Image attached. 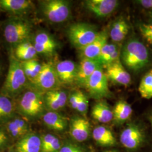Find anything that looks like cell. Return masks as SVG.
Returning <instances> with one entry per match:
<instances>
[{
    "mask_svg": "<svg viewBox=\"0 0 152 152\" xmlns=\"http://www.w3.org/2000/svg\"><path fill=\"white\" fill-rule=\"evenodd\" d=\"M17 98L16 112L28 121L41 119L46 112L44 94L32 88L26 89Z\"/></svg>",
    "mask_w": 152,
    "mask_h": 152,
    "instance_id": "6da1fadb",
    "label": "cell"
},
{
    "mask_svg": "<svg viewBox=\"0 0 152 152\" xmlns=\"http://www.w3.org/2000/svg\"><path fill=\"white\" fill-rule=\"evenodd\" d=\"M149 53L146 46L137 39H131L121 47L120 60L130 71L136 72L149 62Z\"/></svg>",
    "mask_w": 152,
    "mask_h": 152,
    "instance_id": "7a4b0ae2",
    "label": "cell"
},
{
    "mask_svg": "<svg viewBox=\"0 0 152 152\" xmlns=\"http://www.w3.org/2000/svg\"><path fill=\"white\" fill-rule=\"evenodd\" d=\"M28 80L23 70L20 61L18 60L12 51L9 58V66L2 94L10 99L18 98L27 85Z\"/></svg>",
    "mask_w": 152,
    "mask_h": 152,
    "instance_id": "3957f363",
    "label": "cell"
},
{
    "mask_svg": "<svg viewBox=\"0 0 152 152\" xmlns=\"http://www.w3.org/2000/svg\"><path fill=\"white\" fill-rule=\"evenodd\" d=\"M32 32V24L21 18H11L4 24V36L6 41L15 48L19 44L29 41Z\"/></svg>",
    "mask_w": 152,
    "mask_h": 152,
    "instance_id": "277c9868",
    "label": "cell"
},
{
    "mask_svg": "<svg viewBox=\"0 0 152 152\" xmlns=\"http://www.w3.org/2000/svg\"><path fill=\"white\" fill-rule=\"evenodd\" d=\"M96 26L87 23H75L68 28L66 34L71 44L78 50L92 42L99 34Z\"/></svg>",
    "mask_w": 152,
    "mask_h": 152,
    "instance_id": "5b68a950",
    "label": "cell"
},
{
    "mask_svg": "<svg viewBox=\"0 0 152 152\" xmlns=\"http://www.w3.org/2000/svg\"><path fill=\"white\" fill-rule=\"evenodd\" d=\"M44 17L53 23L65 22L71 16V2L66 0H45L39 1Z\"/></svg>",
    "mask_w": 152,
    "mask_h": 152,
    "instance_id": "8992f818",
    "label": "cell"
},
{
    "mask_svg": "<svg viewBox=\"0 0 152 152\" xmlns=\"http://www.w3.org/2000/svg\"><path fill=\"white\" fill-rule=\"evenodd\" d=\"M29 83L31 88L42 94L58 88L60 83L54 64L51 61L43 63L38 76Z\"/></svg>",
    "mask_w": 152,
    "mask_h": 152,
    "instance_id": "52a82bcc",
    "label": "cell"
},
{
    "mask_svg": "<svg viewBox=\"0 0 152 152\" xmlns=\"http://www.w3.org/2000/svg\"><path fill=\"white\" fill-rule=\"evenodd\" d=\"M146 141L144 129L139 124L128 123L120 135L121 145L130 152H135L144 145Z\"/></svg>",
    "mask_w": 152,
    "mask_h": 152,
    "instance_id": "ba28073f",
    "label": "cell"
},
{
    "mask_svg": "<svg viewBox=\"0 0 152 152\" xmlns=\"http://www.w3.org/2000/svg\"><path fill=\"white\" fill-rule=\"evenodd\" d=\"M84 88L90 98L94 99L100 100L105 98H112V93L109 88L108 80L102 66L94 72L87 80Z\"/></svg>",
    "mask_w": 152,
    "mask_h": 152,
    "instance_id": "9c48e42d",
    "label": "cell"
},
{
    "mask_svg": "<svg viewBox=\"0 0 152 152\" xmlns=\"http://www.w3.org/2000/svg\"><path fill=\"white\" fill-rule=\"evenodd\" d=\"M69 132L71 139L78 143L87 141L91 135L90 122L82 115H75L69 122Z\"/></svg>",
    "mask_w": 152,
    "mask_h": 152,
    "instance_id": "30bf717a",
    "label": "cell"
},
{
    "mask_svg": "<svg viewBox=\"0 0 152 152\" xmlns=\"http://www.w3.org/2000/svg\"><path fill=\"white\" fill-rule=\"evenodd\" d=\"M3 126L14 143L32 131L29 121L16 114Z\"/></svg>",
    "mask_w": 152,
    "mask_h": 152,
    "instance_id": "8fae6325",
    "label": "cell"
},
{
    "mask_svg": "<svg viewBox=\"0 0 152 152\" xmlns=\"http://www.w3.org/2000/svg\"><path fill=\"white\" fill-rule=\"evenodd\" d=\"M68 99L67 92L59 88L45 92L44 100L46 111L59 112L65 107Z\"/></svg>",
    "mask_w": 152,
    "mask_h": 152,
    "instance_id": "7c38bea8",
    "label": "cell"
},
{
    "mask_svg": "<svg viewBox=\"0 0 152 152\" xmlns=\"http://www.w3.org/2000/svg\"><path fill=\"white\" fill-rule=\"evenodd\" d=\"M105 68V73L108 80L114 84L125 87L130 84V75L126 70L121 60L106 66Z\"/></svg>",
    "mask_w": 152,
    "mask_h": 152,
    "instance_id": "4fadbf2b",
    "label": "cell"
},
{
    "mask_svg": "<svg viewBox=\"0 0 152 152\" xmlns=\"http://www.w3.org/2000/svg\"><path fill=\"white\" fill-rule=\"evenodd\" d=\"M85 7L99 18H105L112 14L119 5L117 0H87Z\"/></svg>",
    "mask_w": 152,
    "mask_h": 152,
    "instance_id": "5bb4252c",
    "label": "cell"
},
{
    "mask_svg": "<svg viewBox=\"0 0 152 152\" xmlns=\"http://www.w3.org/2000/svg\"><path fill=\"white\" fill-rule=\"evenodd\" d=\"M108 38L107 31H99L97 37L92 42L78 50L80 58L96 60L103 47L108 42Z\"/></svg>",
    "mask_w": 152,
    "mask_h": 152,
    "instance_id": "9a60e30c",
    "label": "cell"
},
{
    "mask_svg": "<svg viewBox=\"0 0 152 152\" xmlns=\"http://www.w3.org/2000/svg\"><path fill=\"white\" fill-rule=\"evenodd\" d=\"M60 84L70 85L76 81L78 65L71 60L60 61L55 64Z\"/></svg>",
    "mask_w": 152,
    "mask_h": 152,
    "instance_id": "2e32d148",
    "label": "cell"
},
{
    "mask_svg": "<svg viewBox=\"0 0 152 152\" xmlns=\"http://www.w3.org/2000/svg\"><path fill=\"white\" fill-rule=\"evenodd\" d=\"M33 44L37 54L46 56L52 55L58 48L54 38L45 32L37 33L34 37Z\"/></svg>",
    "mask_w": 152,
    "mask_h": 152,
    "instance_id": "e0dca14e",
    "label": "cell"
},
{
    "mask_svg": "<svg viewBox=\"0 0 152 152\" xmlns=\"http://www.w3.org/2000/svg\"><path fill=\"white\" fill-rule=\"evenodd\" d=\"M41 145V135L32 131L14 144L16 152H40Z\"/></svg>",
    "mask_w": 152,
    "mask_h": 152,
    "instance_id": "ac0fdd59",
    "label": "cell"
},
{
    "mask_svg": "<svg viewBox=\"0 0 152 152\" xmlns=\"http://www.w3.org/2000/svg\"><path fill=\"white\" fill-rule=\"evenodd\" d=\"M41 120L47 128L58 132L65 131L69 125L68 119L59 112L46 111L42 115Z\"/></svg>",
    "mask_w": 152,
    "mask_h": 152,
    "instance_id": "d6986e66",
    "label": "cell"
},
{
    "mask_svg": "<svg viewBox=\"0 0 152 152\" xmlns=\"http://www.w3.org/2000/svg\"><path fill=\"white\" fill-rule=\"evenodd\" d=\"M91 135L98 146L112 147L117 144L114 133L107 126L99 125L92 130Z\"/></svg>",
    "mask_w": 152,
    "mask_h": 152,
    "instance_id": "ffe728a7",
    "label": "cell"
},
{
    "mask_svg": "<svg viewBox=\"0 0 152 152\" xmlns=\"http://www.w3.org/2000/svg\"><path fill=\"white\" fill-rule=\"evenodd\" d=\"M100 66L96 60L82 59L78 65L75 82L80 86L84 87L88 78Z\"/></svg>",
    "mask_w": 152,
    "mask_h": 152,
    "instance_id": "44dd1931",
    "label": "cell"
},
{
    "mask_svg": "<svg viewBox=\"0 0 152 152\" xmlns=\"http://www.w3.org/2000/svg\"><path fill=\"white\" fill-rule=\"evenodd\" d=\"M121 47L120 44L107 42L103 47L96 60L102 67L120 60Z\"/></svg>",
    "mask_w": 152,
    "mask_h": 152,
    "instance_id": "7402d4cb",
    "label": "cell"
},
{
    "mask_svg": "<svg viewBox=\"0 0 152 152\" xmlns=\"http://www.w3.org/2000/svg\"><path fill=\"white\" fill-rule=\"evenodd\" d=\"M32 7L29 0H0V9L14 15L26 14Z\"/></svg>",
    "mask_w": 152,
    "mask_h": 152,
    "instance_id": "603a6c76",
    "label": "cell"
},
{
    "mask_svg": "<svg viewBox=\"0 0 152 152\" xmlns=\"http://www.w3.org/2000/svg\"><path fill=\"white\" fill-rule=\"evenodd\" d=\"M91 115L102 124H108L113 121V111L105 100H98L92 106Z\"/></svg>",
    "mask_w": 152,
    "mask_h": 152,
    "instance_id": "cb8c5ba5",
    "label": "cell"
},
{
    "mask_svg": "<svg viewBox=\"0 0 152 152\" xmlns=\"http://www.w3.org/2000/svg\"><path fill=\"white\" fill-rule=\"evenodd\" d=\"M112 111L113 124L115 126H120L130 119L133 110L130 104L121 99L115 104Z\"/></svg>",
    "mask_w": 152,
    "mask_h": 152,
    "instance_id": "d4e9b609",
    "label": "cell"
},
{
    "mask_svg": "<svg viewBox=\"0 0 152 152\" xmlns=\"http://www.w3.org/2000/svg\"><path fill=\"white\" fill-rule=\"evenodd\" d=\"M129 29L130 27L127 22L125 19L120 17L112 24L108 32L109 37L113 42L119 44L126 37Z\"/></svg>",
    "mask_w": 152,
    "mask_h": 152,
    "instance_id": "484cf974",
    "label": "cell"
},
{
    "mask_svg": "<svg viewBox=\"0 0 152 152\" xmlns=\"http://www.w3.org/2000/svg\"><path fill=\"white\" fill-rule=\"evenodd\" d=\"M15 104L11 99L0 94V125H4L16 115Z\"/></svg>",
    "mask_w": 152,
    "mask_h": 152,
    "instance_id": "4316f807",
    "label": "cell"
},
{
    "mask_svg": "<svg viewBox=\"0 0 152 152\" xmlns=\"http://www.w3.org/2000/svg\"><path fill=\"white\" fill-rule=\"evenodd\" d=\"M13 53L16 59L21 61L36 59L38 54L33 42L30 41L17 45Z\"/></svg>",
    "mask_w": 152,
    "mask_h": 152,
    "instance_id": "83f0119b",
    "label": "cell"
},
{
    "mask_svg": "<svg viewBox=\"0 0 152 152\" xmlns=\"http://www.w3.org/2000/svg\"><path fill=\"white\" fill-rule=\"evenodd\" d=\"M41 145L40 152H59L62 145L63 140L51 133L41 135Z\"/></svg>",
    "mask_w": 152,
    "mask_h": 152,
    "instance_id": "f1b7e54d",
    "label": "cell"
},
{
    "mask_svg": "<svg viewBox=\"0 0 152 152\" xmlns=\"http://www.w3.org/2000/svg\"><path fill=\"white\" fill-rule=\"evenodd\" d=\"M141 98L145 99L152 98V69L148 71L142 78L138 88Z\"/></svg>",
    "mask_w": 152,
    "mask_h": 152,
    "instance_id": "f546056e",
    "label": "cell"
},
{
    "mask_svg": "<svg viewBox=\"0 0 152 152\" xmlns=\"http://www.w3.org/2000/svg\"><path fill=\"white\" fill-rule=\"evenodd\" d=\"M59 152H89L87 149L72 139L63 140L62 145Z\"/></svg>",
    "mask_w": 152,
    "mask_h": 152,
    "instance_id": "4dcf8cb0",
    "label": "cell"
},
{
    "mask_svg": "<svg viewBox=\"0 0 152 152\" xmlns=\"http://www.w3.org/2000/svg\"><path fill=\"white\" fill-rule=\"evenodd\" d=\"M14 144L4 127L0 125V152H4L8 148L14 145Z\"/></svg>",
    "mask_w": 152,
    "mask_h": 152,
    "instance_id": "1f68e13d",
    "label": "cell"
},
{
    "mask_svg": "<svg viewBox=\"0 0 152 152\" xmlns=\"http://www.w3.org/2000/svg\"><path fill=\"white\" fill-rule=\"evenodd\" d=\"M88 104L89 101L88 96L82 92L80 100L76 108V111L79 114H81L82 116L85 117L87 114L88 108Z\"/></svg>",
    "mask_w": 152,
    "mask_h": 152,
    "instance_id": "d6a6232c",
    "label": "cell"
},
{
    "mask_svg": "<svg viewBox=\"0 0 152 152\" xmlns=\"http://www.w3.org/2000/svg\"><path fill=\"white\" fill-rule=\"evenodd\" d=\"M141 36L148 43L152 45V26L151 24L142 23L139 25Z\"/></svg>",
    "mask_w": 152,
    "mask_h": 152,
    "instance_id": "836d02e7",
    "label": "cell"
},
{
    "mask_svg": "<svg viewBox=\"0 0 152 152\" xmlns=\"http://www.w3.org/2000/svg\"><path fill=\"white\" fill-rule=\"evenodd\" d=\"M82 92V91L80 90H75L71 92L70 95L68 96L67 103H68L70 107L72 109L76 110Z\"/></svg>",
    "mask_w": 152,
    "mask_h": 152,
    "instance_id": "e575fe53",
    "label": "cell"
},
{
    "mask_svg": "<svg viewBox=\"0 0 152 152\" xmlns=\"http://www.w3.org/2000/svg\"><path fill=\"white\" fill-rule=\"evenodd\" d=\"M28 65L30 66L32 71L33 74L34 76V80L38 76L39 72L42 68V64H41L37 59H34L32 60L26 61Z\"/></svg>",
    "mask_w": 152,
    "mask_h": 152,
    "instance_id": "d590c367",
    "label": "cell"
},
{
    "mask_svg": "<svg viewBox=\"0 0 152 152\" xmlns=\"http://www.w3.org/2000/svg\"><path fill=\"white\" fill-rule=\"evenodd\" d=\"M135 2L144 9L152 10V0H139Z\"/></svg>",
    "mask_w": 152,
    "mask_h": 152,
    "instance_id": "8d00e7d4",
    "label": "cell"
},
{
    "mask_svg": "<svg viewBox=\"0 0 152 152\" xmlns=\"http://www.w3.org/2000/svg\"><path fill=\"white\" fill-rule=\"evenodd\" d=\"M2 152H16V151L15 150L14 145H12V146L8 148L7 149H6L5 151Z\"/></svg>",
    "mask_w": 152,
    "mask_h": 152,
    "instance_id": "74e56055",
    "label": "cell"
},
{
    "mask_svg": "<svg viewBox=\"0 0 152 152\" xmlns=\"http://www.w3.org/2000/svg\"><path fill=\"white\" fill-rule=\"evenodd\" d=\"M148 119L151 124L152 130V110L151 112H149V113L148 114Z\"/></svg>",
    "mask_w": 152,
    "mask_h": 152,
    "instance_id": "f35d334b",
    "label": "cell"
},
{
    "mask_svg": "<svg viewBox=\"0 0 152 152\" xmlns=\"http://www.w3.org/2000/svg\"><path fill=\"white\" fill-rule=\"evenodd\" d=\"M104 152H120L118 150L116 149H109V150H107Z\"/></svg>",
    "mask_w": 152,
    "mask_h": 152,
    "instance_id": "ab89813d",
    "label": "cell"
},
{
    "mask_svg": "<svg viewBox=\"0 0 152 152\" xmlns=\"http://www.w3.org/2000/svg\"><path fill=\"white\" fill-rule=\"evenodd\" d=\"M150 17H151V23L150 24L152 26V13L151 14V16Z\"/></svg>",
    "mask_w": 152,
    "mask_h": 152,
    "instance_id": "60d3db41",
    "label": "cell"
},
{
    "mask_svg": "<svg viewBox=\"0 0 152 152\" xmlns=\"http://www.w3.org/2000/svg\"><path fill=\"white\" fill-rule=\"evenodd\" d=\"M90 152H95V151H90Z\"/></svg>",
    "mask_w": 152,
    "mask_h": 152,
    "instance_id": "b9f144b4",
    "label": "cell"
},
{
    "mask_svg": "<svg viewBox=\"0 0 152 152\" xmlns=\"http://www.w3.org/2000/svg\"><path fill=\"white\" fill-rule=\"evenodd\" d=\"M0 71H1V66H0Z\"/></svg>",
    "mask_w": 152,
    "mask_h": 152,
    "instance_id": "7bdbcfd3",
    "label": "cell"
}]
</instances>
